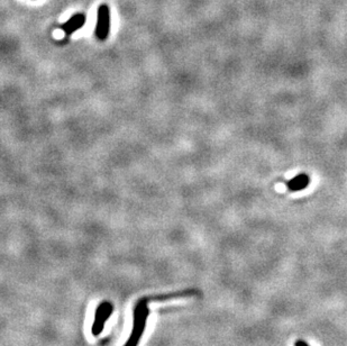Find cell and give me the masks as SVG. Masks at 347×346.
I'll return each instance as SVG.
<instances>
[{
	"instance_id": "cell-1",
	"label": "cell",
	"mask_w": 347,
	"mask_h": 346,
	"mask_svg": "<svg viewBox=\"0 0 347 346\" xmlns=\"http://www.w3.org/2000/svg\"><path fill=\"white\" fill-rule=\"evenodd\" d=\"M95 34L99 41H106L110 34V8L105 3L98 7Z\"/></svg>"
},
{
	"instance_id": "cell-2",
	"label": "cell",
	"mask_w": 347,
	"mask_h": 346,
	"mask_svg": "<svg viewBox=\"0 0 347 346\" xmlns=\"http://www.w3.org/2000/svg\"><path fill=\"white\" fill-rule=\"evenodd\" d=\"M148 301H149V299H145L144 306H143V310H142L141 322H140V325H138V328L135 330L134 333L130 334V336L128 338V341H127V343L125 344V346H137L138 342H140L143 333H144V330L146 328V322H148V318L149 316V309L148 307Z\"/></svg>"
},
{
	"instance_id": "cell-3",
	"label": "cell",
	"mask_w": 347,
	"mask_h": 346,
	"mask_svg": "<svg viewBox=\"0 0 347 346\" xmlns=\"http://www.w3.org/2000/svg\"><path fill=\"white\" fill-rule=\"evenodd\" d=\"M86 15L84 14H75L70 17L69 21H67L64 24L61 26V29L63 30V33L67 36L72 35L73 33H75L76 30L82 28L84 24H86Z\"/></svg>"
},
{
	"instance_id": "cell-4",
	"label": "cell",
	"mask_w": 347,
	"mask_h": 346,
	"mask_svg": "<svg viewBox=\"0 0 347 346\" xmlns=\"http://www.w3.org/2000/svg\"><path fill=\"white\" fill-rule=\"evenodd\" d=\"M309 183H310L309 175L301 173V174L296 175L295 178L289 180L287 183V187L288 189L292 192H298L306 189V188L309 186Z\"/></svg>"
},
{
	"instance_id": "cell-5",
	"label": "cell",
	"mask_w": 347,
	"mask_h": 346,
	"mask_svg": "<svg viewBox=\"0 0 347 346\" xmlns=\"http://www.w3.org/2000/svg\"><path fill=\"white\" fill-rule=\"evenodd\" d=\"M110 303L109 302H102V303H100V305L98 306V308L97 310H96V315H95V321H94V325H92V334H94L95 336H97V329H98V325H99V321H100V318H101V315L105 313L106 309L109 307Z\"/></svg>"
},
{
	"instance_id": "cell-6",
	"label": "cell",
	"mask_w": 347,
	"mask_h": 346,
	"mask_svg": "<svg viewBox=\"0 0 347 346\" xmlns=\"http://www.w3.org/2000/svg\"><path fill=\"white\" fill-rule=\"evenodd\" d=\"M113 310H114V307H113V305H111V303H110L109 307H108V308L106 309L105 313H103V314L101 315V318H100L99 325H98V329H97V335H98V334H100V333L102 332L103 325H105V322H106L107 319H109L110 315L113 314Z\"/></svg>"
},
{
	"instance_id": "cell-7",
	"label": "cell",
	"mask_w": 347,
	"mask_h": 346,
	"mask_svg": "<svg viewBox=\"0 0 347 346\" xmlns=\"http://www.w3.org/2000/svg\"><path fill=\"white\" fill-rule=\"evenodd\" d=\"M295 346H309V345H308V343H306V342L302 341V340H297L295 342Z\"/></svg>"
}]
</instances>
